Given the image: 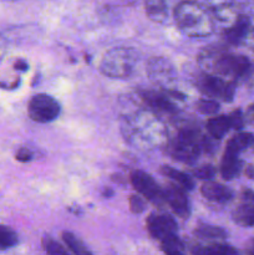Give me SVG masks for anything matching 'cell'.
Masks as SVG:
<instances>
[{"label":"cell","mask_w":254,"mask_h":255,"mask_svg":"<svg viewBox=\"0 0 254 255\" xmlns=\"http://www.w3.org/2000/svg\"><path fill=\"white\" fill-rule=\"evenodd\" d=\"M254 142V136L249 132H238L237 134H234L231 139L227 143L226 149L229 152H233V153L239 154L241 152H243L244 149L249 148V147L253 144Z\"/></svg>","instance_id":"cell-23"},{"label":"cell","mask_w":254,"mask_h":255,"mask_svg":"<svg viewBox=\"0 0 254 255\" xmlns=\"http://www.w3.org/2000/svg\"><path fill=\"white\" fill-rule=\"evenodd\" d=\"M232 129L231 120L228 115H222V116H214L209 119L207 122V132L209 136L216 139H221Z\"/></svg>","instance_id":"cell-20"},{"label":"cell","mask_w":254,"mask_h":255,"mask_svg":"<svg viewBox=\"0 0 254 255\" xmlns=\"http://www.w3.org/2000/svg\"><path fill=\"white\" fill-rule=\"evenodd\" d=\"M209 142L198 127L184 126L173 139L167 142L164 147L167 153L173 159L183 163H193L204 151L208 149Z\"/></svg>","instance_id":"cell-4"},{"label":"cell","mask_w":254,"mask_h":255,"mask_svg":"<svg viewBox=\"0 0 254 255\" xmlns=\"http://www.w3.org/2000/svg\"><path fill=\"white\" fill-rule=\"evenodd\" d=\"M161 243V249L164 255H186V248L182 243L181 239L176 236L168 237L159 242Z\"/></svg>","instance_id":"cell-25"},{"label":"cell","mask_w":254,"mask_h":255,"mask_svg":"<svg viewBox=\"0 0 254 255\" xmlns=\"http://www.w3.org/2000/svg\"><path fill=\"white\" fill-rule=\"evenodd\" d=\"M42 248H44L47 255H70L66 249L59 242L52 239L51 237H44L42 238Z\"/></svg>","instance_id":"cell-28"},{"label":"cell","mask_w":254,"mask_h":255,"mask_svg":"<svg viewBox=\"0 0 254 255\" xmlns=\"http://www.w3.org/2000/svg\"><path fill=\"white\" fill-rule=\"evenodd\" d=\"M241 255H254V239H251V241L247 243L244 252Z\"/></svg>","instance_id":"cell-35"},{"label":"cell","mask_w":254,"mask_h":255,"mask_svg":"<svg viewBox=\"0 0 254 255\" xmlns=\"http://www.w3.org/2000/svg\"><path fill=\"white\" fill-rule=\"evenodd\" d=\"M221 171L222 177L227 181H232L236 177H238V174L242 171V162L239 159V154L233 153V152L224 151L223 157H222L221 161Z\"/></svg>","instance_id":"cell-17"},{"label":"cell","mask_w":254,"mask_h":255,"mask_svg":"<svg viewBox=\"0 0 254 255\" xmlns=\"http://www.w3.org/2000/svg\"><path fill=\"white\" fill-rule=\"evenodd\" d=\"M149 236L156 241H163L168 237L176 236L178 227L173 217L163 212H154L149 214L146 222Z\"/></svg>","instance_id":"cell-11"},{"label":"cell","mask_w":254,"mask_h":255,"mask_svg":"<svg viewBox=\"0 0 254 255\" xmlns=\"http://www.w3.org/2000/svg\"><path fill=\"white\" fill-rule=\"evenodd\" d=\"M251 20L246 15H239L233 20L231 26L224 31V39L232 45H239L244 42L249 30H251Z\"/></svg>","instance_id":"cell-14"},{"label":"cell","mask_w":254,"mask_h":255,"mask_svg":"<svg viewBox=\"0 0 254 255\" xmlns=\"http://www.w3.org/2000/svg\"><path fill=\"white\" fill-rule=\"evenodd\" d=\"M31 158H32L31 151L27 149L26 147H21V148L16 152V159L19 162H21V163H26V162H29Z\"/></svg>","instance_id":"cell-32"},{"label":"cell","mask_w":254,"mask_h":255,"mask_svg":"<svg viewBox=\"0 0 254 255\" xmlns=\"http://www.w3.org/2000/svg\"><path fill=\"white\" fill-rule=\"evenodd\" d=\"M244 44L254 52V26L251 27V30H249L248 35H247L246 40H244Z\"/></svg>","instance_id":"cell-34"},{"label":"cell","mask_w":254,"mask_h":255,"mask_svg":"<svg viewBox=\"0 0 254 255\" xmlns=\"http://www.w3.org/2000/svg\"><path fill=\"white\" fill-rule=\"evenodd\" d=\"M194 236L202 241H212V242H222L228 237L227 232L221 227L207 226L202 224L198 228L194 229Z\"/></svg>","instance_id":"cell-22"},{"label":"cell","mask_w":254,"mask_h":255,"mask_svg":"<svg viewBox=\"0 0 254 255\" xmlns=\"http://www.w3.org/2000/svg\"><path fill=\"white\" fill-rule=\"evenodd\" d=\"M209 11L212 12L213 17L219 21H229L236 15L234 11V0H206Z\"/></svg>","instance_id":"cell-16"},{"label":"cell","mask_w":254,"mask_h":255,"mask_svg":"<svg viewBox=\"0 0 254 255\" xmlns=\"http://www.w3.org/2000/svg\"><path fill=\"white\" fill-rule=\"evenodd\" d=\"M193 176L199 179L211 181L216 176V168L212 164H203V166H199L196 169H193Z\"/></svg>","instance_id":"cell-30"},{"label":"cell","mask_w":254,"mask_h":255,"mask_svg":"<svg viewBox=\"0 0 254 255\" xmlns=\"http://www.w3.org/2000/svg\"><path fill=\"white\" fill-rule=\"evenodd\" d=\"M129 181L137 193L141 194L147 202H151L158 207L166 204L164 203L163 189L157 184V182L148 173L136 169L129 176Z\"/></svg>","instance_id":"cell-10"},{"label":"cell","mask_w":254,"mask_h":255,"mask_svg":"<svg viewBox=\"0 0 254 255\" xmlns=\"http://www.w3.org/2000/svg\"><path fill=\"white\" fill-rule=\"evenodd\" d=\"M19 243V237L16 232L7 226L0 224V252L14 248Z\"/></svg>","instance_id":"cell-26"},{"label":"cell","mask_w":254,"mask_h":255,"mask_svg":"<svg viewBox=\"0 0 254 255\" xmlns=\"http://www.w3.org/2000/svg\"><path fill=\"white\" fill-rule=\"evenodd\" d=\"M196 85L204 97L216 101L231 102L236 94V82L206 72L197 79Z\"/></svg>","instance_id":"cell-7"},{"label":"cell","mask_w":254,"mask_h":255,"mask_svg":"<svg viewBox=\"0 0 254 255\" xmlns=\"http://www.w3.org/2000/svg\"><path fill=\"white\" fill-rule=\"evenodd\" d=\"M178 29L189 37H207L214 31V17L206 5L193 0L181 1L174 9Z\"/></svg>","instance_id":"cell-3"},{"label":"cell","mask_w":254,"mask_h":255,"mask_svg":"<svg viewBox=\"0 0 254 255\" xmlns=\"http://www.w3.org/2000/svg\"><path fill=\"white\" fill-rule=\"evenodd\" d=\"M5 51H6V44H5L4 37L0 35V61H1L2 56L5 55Z\"/></svg>","instance_id":"cell-37"},{"label":"cell","mask_w":254,"mask_h":255,"mask_svg":"<svg viewBox=\"0 0 254 255\" xmlns=\"http://www.w3.org/2000/svg\"><path fill=\"white\" fill-rule=\"evenodd\" d=\"M147 75L151 82L162 90H173L177 81V72L169 60L161 56H153L147 61Z\"/></svg>","instance_id":"cell-8"},{"label":"cell","mask_w":254,"mask_h":255,"mask_svg":"<svg viewBox=\"0 0 254 255\" xmlns=\"http://www.w3.org/2000/svg\"><path fill=\"white\" fill-rule=\"evenodd\" d=\"M197 110L206 116H216L217 112L219 111V104L216 100L204 97L197 102Z\"/></svg>","instance_id":"cell-27"},{"label":"cell","mask_w":254,"mask_h":255,"mask_svg":"<svg viewBox=\"0 0 254 255\" xmlns=\"http://www.w3.org/2000/svg\"><path fill=\"white\" fill-rule=\"evenodd\" d=\"M202 196L214 204H226L233 198V192L228 187L213 181H207L201 187Z\"/></svg>","instance_id":"cell-15"},{"label":"cell","mask_w":254,"mask_h":255,"mask_svg":"<svg viewBox=\"0 0 254 255\" xmlns=\"http://www.w3.org/2000/svg\"><path fill=\"white\" fill-rule=\"evenodd\" d=\"M27 112L32 121L39 122V124H47L59 117L61 107L54 97L39 94L32 96L29 101Z\"/></svg>","instance_id":"cell-9"},{"label":"cell","mask_w":254,"mask_h":255,"mask_svg":"<svg viewBox=\"0 0 254 255\" xmlns=\"http://www.w3.org/2000/svg\"><path fill=\"white\" fill-rule=\"evenodd\" d=\"M146 14L152 21L163 24L168 19V6L166 0H144Z\"/></svg>","instance_id":"cell-19"},{"label":"cell","mask_w":254,"mask_h":255,"mask_svg":"<svg viewBox=\"0 0 254 255\" xmlns=\"http://www.w3.org/2000/svg\"><path fill=\"white\" fill-rule=\"evenodd\" d=\"M125 141L139 151H153L168 142V128L161 116L148 109L127 112L121 121Z\"/></svg>","instance_id":"cell-1"},{"label":"cell","mask_w":254,"mask_h":255,"mask_svg":"<svg viewBox=\"0 0 254 255\" xmlns=\"http://www.w3.org/2000/svg\"><path fill=\"white\" fill-rule=\"evenodd\" d=\"M139 60V54L132 47H112L100 62V70L110 79L126 80L133 74Z\"/></svg>","instance_id":"cell-5"},{"label":"cell","mask_w":254,"mask_h":255,"mask_svg":"<svg viewBox=\"0 0 254 255\" xmlns=\"http://www.w3.org/2000/svg\"><path fill=\"white\" fill-rule=\"evenodd\" d=\"M159 172L163 174L164 177L169 178L172 181V183L177 184V186L182 187L186 191H191L194 187V181L189 174L184 173V172L178 171L176 168H172L169 166H162L159 168Z\"/></svg>","instance_id":"cell-21"},{"label":"cell","mask_w":254,"mask_h":255,"mask_svg":"<svg viewBox=\"0 0 254 255\" xmlns=\"http://www.w3.org/2000/svg\"><path fill=\"white\" fill-rule=\"evenodd\" d=\"M163 197L164 203L168 204L169 208L173 211L176 216H178L182 219L188 218L189 214H191V204H189L186 189L177 186V184L171 183L163 189Z\"/></svg>","instance_id":"cell-12"},{"label":"cell","mask_w":254,"mask_h":255,"mask_svg":"<svg viewBox=\"0 0 254 255\" xmlns=\"http://www.w3.org/2000/svg\"><path fill=\"white\" fill-rule=\"evenodd\" d=\"M62 241L74 255H94L87 249V247L71 232L62 233Z\"/></svg>","instance_id":"cell-24"},{"label":"cell","mask_w":254,"mask_h":255,"mask_svg":"<svg viewBox=\"0 0 254 255\" xmlns=\"http://www.w3.org/2000/svg\"><path fill=\"white\" fill-rule=\"evenodd\" d=\"M232 218L241 227H254V192L244 191L241 194Z\"/></svg>","instance_id":"cell-13"},{"label":"cell","mask_w":254,"mask_h":255,"mask_svg":"<svg viewBox=\"0 0 254 255\" xmlns=\"http://www.w3.org/2000/svg\"><path fill=\"white\" fill-rule=\"evenodd\" d=\"M15 69L20 70V71H26L27 70L26 61H24V60H17V61L15 62Z\"/></svg>","instance_id":"cell-36"},{"label":"cell","mask_w":254,"mask_h":255,"mask_svg":"<svg viewBox=\"0 0 254 255\" xmlns=\"http://www.w3.org/2000/svg\"><path fill=\"white\" fill-rule=\"evenodd\" d=\"M198 64L203 72L236 82L247 76L251 61L243 55H234L221 47L208 46L198 55Z\"/></svg>","instance_id":"cell-2"},{"label":"cell","mask_w":254,"mask_h":255,"mask_svg":"<svg viewBox=\"0 0 254 255\" xmlns=\"http://www.w3.org/2000/svg\"><path fill=\"white\" fill-rule=\"evenodd\" d=\"M244 121L247 125L254 127V104L247 109L246 114H244Z\"/></svg>","instance_id":"cell-33"},{"label":"cell","mask_w":254,"mask_h":255,"mask_svg":"<svg viewBox=\"0 0 254 255\" xmlns=\"http://www.w3.org/2000/svg\"><path fill=\"white\" fill-rule=\"evenodd\" d=\"M139 100L144 107L151 110L156 115L161 116L162 119L167 116H174L178 111V105L176 100H183L184 96L177 92L176 90H162V91H147L139 92Z\"/></svg>","instance_id":"cell-6"},{"label":"cell","mask_w":254,"mask_h":255,"mask_svg":"<svg viewBox=\"0 0 254 255\" xmlns=\"http://www.w3.org/2000/svg\"><path fill=\"white\" fill-rule=\"evenodd\" d=\"M228 116H229V120H231L232 128L233 129L243 128V126L246 125V121H244V114L241 111V110H236V111L231 112Z\"/></svg>","instance_id":"cell-31"},{"label":"cell","mask_w":254,"mask_h":255,"mask_svg":"<svg viewBox=\"0 0 254 255\" xmlns=\"http://www.w3.org/2000/svg\"><path fill=\"white\" fill-rule=\"evenodd\" d=\"M129 209H131L132 213L139 214L143 213L146 211L147 207V201L141 196V194H133V196L129 197Z\"/></svg>","instance_id":"cell-29"},{"label":"cell","mask_w":254,"mask_h":255,"mask_svg":"<svg viewBox=\"0 0 254 255\" xmlns=\"http://www.w3.org/2000/svg\"><path fill=\"white\" fill-rule=\"evenodd\" d=\"M194 255H241L234 247L223 242H212L204 246H194L192 248Z\"/></svg>","instance_id":"cell-18"}]
</instances>
